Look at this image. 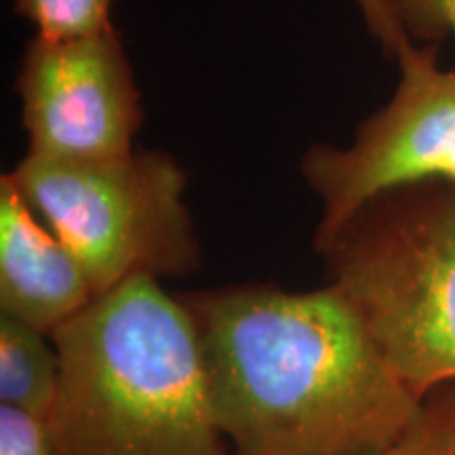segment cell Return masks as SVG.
Wrapping results in <instances>:
<instances>
[{"instance_id":"52a82bcc","label":"cell","mask_w":455,"mask_h":455,"mask_svg":"<svg viewBox=\"0 0 455 455\" xmlns=\"http://www.w3.org/2000/svg\"><path fill=\"white\" fill-rule=\"evenodd\" d=\"M95 299L87 272L9 173L0 180V312L49 338Z\"/></svg>"},{"instance_id":"7a4b0ae2","label":"cell","mask_w":455,"mask_h":455,"mask_svg":"<svg viewBox=\"0 0 455 455\" xmlns=\"http://www.w3.org/2000/svg\"><path fill=\"white\" fill-rule=\"evenodd\" d=\"M57 455H230L190 310L152 276L101 293L53 335Z\"/></svg>"},{"instance_id":"5b68a950","label":"cell","mask_w":455,"mask_h":455,"mask_svg":"<svg viewBox=\"0 0 455 455\" xmlns=\"http://www.w3.org/2000/svg\"><path fill=\"white\" fill-rule=\"evenodd\" d=\"M439 44L398 53L401 78L388 104L356 129L346 148L312 146L299 171L321 201L315 244L386 192L422 181L455 186V72L436 64Z\"/></svg>"},{"instance_id":"7c38bea8","label":"cell","mask_w":455,"mask_h":455,"mask_svg":"<svg viewBox=\"0 0 455 455\" xmlns=\"http://www.w3.org/2000/svg\"><path fill=\"white\" fill-rule=\"evenodd\" d=\"M405 32L426 44H439L447 34L455 36V0H392Z\"/></svg>"},{"instance_id":"8992f818","label":"cell","mask_w":455,"mask_h":455,"mask_svg":"<svg viewBox=\"0 0 455 455\" xmlns=\"http://www.w3.org/2000/svg\"><path fill=\"white\" fill-rule=\"evenodd\" d=\"M15 89L28 133L26 155L98 161L135 150L144 106L114 26L57 38L36 34Z\"/></svg>"},{"instance_id":"3957f363","label":"cell","mask_w":455,"mask_h":455,"mask_svg":"<svg viewBox=\"0 0 455 455\" xmlns=\"http://www.w3.org/2000/svg\"><path fill=\"white\" fill-rule=\"evenodd\" d=\"M396 378L426 401L455 386V186L422 181L367 203L315 244Z\"/></svg>"},{"instance_id":"30bf717a","label":"cell","mask_w":455,"mask_h":455,"mask_svg":"<svg viewBox=\"0 0 455 455\" xmlns=\"http://www.w3.org/2000/svg\"><path fill=\"white\" fill-rule=\"evenodd\" d=\"M114 0H15L17 13L28 17L43 36H74L112 26Z\"/></svg>"},{"instance_id":"6da1fadb","label":"cell","mask_w":455,"mask_h":455,"mask_svg":"<svg viewBox=\"0 0 455 455\" xmlns=\"http://www.w3.org/2000/svg\"><path fill=\"white\" fill-rule=\"evenodd\" d=\"M180 298L201 338L230 455H379L422 411L331 283L312 291L235 284Z\"/></svg>"},{"instance_id":"8fae6325","label":"cell","mask_w":455,"mask_h":455,"mask_svg":"<svg viewBox=\"0 0 455 455\" xmlns=\"http://www.w3.org/2000/svg\"><path fill=\"white\" fill-rule=\"evenodd\" d=\"M0 455H57L47 419L0 405Z\"/></svg>"},{"instance_id":"4fadbf2b","label":"cell","mask_w":455,"mask_h":455,"mask_svg":"<svg viewBox=\"0 0 455 455\" xmlns=\"http://www.w3.org/2000/svg\"><path fill=\"white\" fill-rule=\"evenodd\" d=\"M356 3L363 17H365L369 32L378 38L386 55L395 57L401 47H405L411 41L405 28L398 21L392 0H356Z\"/></svg>"},{"instance_id":"ba28073f","label":"cell","mask_w":455,"mask_h":455,"mask_svg":"<svg viewBox=\"0 0 455 455\" xmlns=\"http://www.w3.org/2000/svg\"><path fill=\"white\" fill-rule=\"evenodd\" d=\"M57 390L60 355L53 338L0 315V405L49 419Z\"/></svg>"},{"instance_id":"9c48e42d","label":"cell","mask_w":455,"mask_h":455,"mask_svg":"<svg viewBox=\"0 0 455 455\" xmlns=\"http://www.w3.org/2000/svg\"><path fill=\"white\" fill-rule=\"evenodd\" d=\"M379 455H455V386L432 392L405 435Z\"/></svg>"},{"instance_id":"277c9868","label":"cell","mask_w":455,"mask_h":455,"mask_svg":"<svg viewBox=\"0 0 455 455\" xmlns=\"http://www.w3.org/2000/svg\"><path fill=\"white\" fill-rule=\"evenodd\" d=\"M9 175L81 261L95 298L133 276L161 281L201 266L186 171L164 152L98 161L26 155Z\"/></svg>"}]
</instances>
